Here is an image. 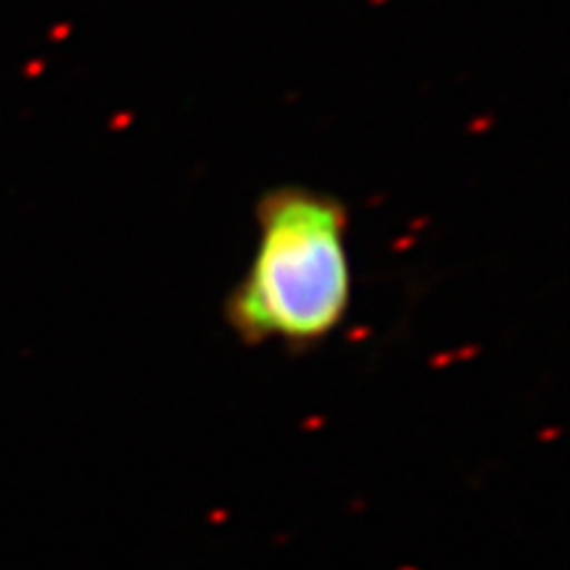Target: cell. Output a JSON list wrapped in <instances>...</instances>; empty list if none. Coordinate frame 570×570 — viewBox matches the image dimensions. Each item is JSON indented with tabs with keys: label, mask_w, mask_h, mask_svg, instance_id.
I'll return each instance as SVG.
<instances>
[{
	"label": "cell",
	"mask_w": 570,
	"mask_h": 570,
	"mask_svg": "<svg viewBox=\"0 0 570 570\" xmlns=\"http://www.w3.org/2000/svg\"><path fill=\"white\" fill-rule=\"evenodd\" d=\"M254 219V256L225 298V323L246 346L315 352L352 309L346 204L309 185H277L256 202Z\"/></svg>",
	"instance_id": "cell-1"
}]
</instances>
